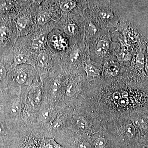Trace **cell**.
<instances>
[{
    "label": "cell",
    "mask_w": 148,
    "mask_h": 148,
    "mask_svg": "<svg viewBox=\"0 0 148 148\" xmlns=\"http://www.w3.org/2000/svg\"><path fill=\"white\" fill-rule=\"evenodd\" d=\"M110 44L107 40L101 39L97 43L95 48V53L97 55H105L108 50Z\"/></svg>",
    "instance_id": "6da1fadb"
},
{
    "label": "cell",
    "mask_w": 148,
    "mask_h": 148,
    "mask_svg": "<svg viewBox=\"0 0 148 148\" xmlns=\"http://www.w3.org/2000/svg\"><path fill=\"white\" fill-rule=\"evenodd\" d=\"M39 148H63L56 141L54 138H44L41 139Z\"/></svg>",
    "instance_id": "7a4b0ae2"
},
{
    "label": "cell",
    "mask_w": 148,
    "mask_h": 148,
    "mask_svg": "<svg viewBox=\"0 0 148 148\" xmlns=\"http://www.w3.org/2000/svg\"><path fill=\"white\" fill-rule=\"evenodd\" d=\"M85 71L86 73L88 81H90L99 75V71L95 66L91 64H86Z\"/></svg>",
    "instance_id": "3957f363"
},
{
    "label": "cell",
    "mask_w": 148,
    "mask_h": 148,
    "mask_svg": "<svg viewBox=\"0 0 148 148\" xmlns=\"http://www.w3.org/2000/svg\"><path fill=\"white\" fill-rule=\"evenodd\" d=\"M53 113L52 110L49 108L44 107L42 108L39 115V119L44 122H49L52 119Z\"/></svg>",
    "instance_id": "277c9868"
},
{
    "label": "cell",
    "mask_w": 148,
    "mask_h": 148,
    "mask_svg": "<svg viewBox=\"0 0 148 148\" xmlns=\"http://www.w3.org/2000/svg\"><path fill=\"white\" fill-rule=\"evenodd\" d=\"M22 103L19 99H16L12 102L11 106V113L14 116H18L22 110Z\"/></svg>",
    "instance_id": "5b68a950"
},
{
    "label": "cell",
    "mask_w": 148,
    "mask_h": 148,
    "mask_svg": "<svg viewBox=\"0 0 148 148\" xmlns=\"http://www.w3.org/2000/svg\"><path fill=\"white\" fill-rule=\"evenodd\" d=\"M45 38V35H41L34 40L32 43V47L35 49L42 48L44 45Z\"/></svg>",
    "instance_id": "8992f818"
},
{
    "label": "cell",
    "mask_w": 148,
    "mask_h": 148,
    "mask_svg": "<svg viewBox=\"0 0 148 148\" xmlns=\"http://www.w3.org/2000/svg\"><path fill=\"white\" fill-rule=\"evenodd\" d=\"M76 3L75 1H66L64 2L60 5L61 10L64 12H69L75 7Z\"/></svg>",
    "instance_id": "52a82bcc"
},
{
    "label": "cell",
    "mask_w": 148,
    "mask_h": 148,
    "mask_svg": "<svg viewBox=\"0 0 148 148\" xmlns=\"http://www.w3.org/2000/svg\"><path fill=\"white\" fill-rule=\"evenodd\" d=\"M49 57L47 54L44 52H42L40 53L38 57V64L40 67L43 68L47 64L48 61Z\"/></svg>",
    "instance_id": "ba28073f"
},
{
    "label": "cell",
    "mask_w": 148,
    "mask_h": 148,
    "mask_svg": "<svg viewBox=\"0 0 148 148\" xmlns=\"http://www.w3.org/2000/svg\"><path fill=\"white\" fill-rule=\"evenodd\" d=\"M29 19L27 16H24L18 18L16 23L17 29L19 31H21L26 27L28 24Z\"/></svg>",
    "instance_id": "9c48e42d"
},
{
    "label": "cell",
    "mask_w": 148,
    "mask_h": 148,
    "mask_svg": "<svg viewBox=\"0 0 148 148\" xmlns=\"http://www.w3.org/2000/svg\"><path fill=\"white\" fill-rule=\"evenodd\" d=\"M76 123L78 127L82 131L86 130L88 127L87 121L82 116H79L77 118Z\"/></svg>",
    "instance_id": "30bf717a"
},
{
    "label": "cell",
    "mask_w": 148,
    "mask_h": 148,
    "mask_svg": "<svg viewBox=\"0 0 148 148\" xmlns=\"http://www.w3.org/2000/svg\"><path fill=\"white\" fill-rule=\"evenodd\" d=\"M28 79V75L26 72L21 71L18 72L16 75V80L18 84L23 85L25 84Z\"/></svg>",
    "instance_id": "8fae6325"
},
{
    "label": "cell",
    "mask_w": 148,
    "mask_h": 148,
    "mask_svg": "<svg viewBox=\"0 0 148 148\" xmlns=\"http://www.w3.org/2000/svg\"><path fill=\"white\" fill-rule=\"evenodd\" d=\"M77 86L74 83H70L66 89V94L68 97L73 96L77 92Z\"/></svg>",
    "instance_id": "7c38bea8"
},
{
    "label": "cell",
    "mask_w": 148,
    "mask_h": 148,
    "mask_svg": "<svg viewBox=\"0 0 148 148\" xmlns=\"http://www.w3.org/2000/svg\"><path fill=\"white\" fill-rule=\"evenodd\" d=\"M51 17L49 14L46 12H42L40 13L38 18V22L40 25H44L48 21H50Z\"/></svg>",
    "instance_id": "4fadbf2b"
},
{
    "label": "cell",
    "mask_w": 148,
    "mask_h": 148,
    "mask_svg": "<svg viewBox=\"0 0 148 148\" xmlns=\"http://www.w3.org/2000/svg\"><path fill=\"white\" fill-rule=\"evenodd\" d=\"M125 132L127 137L132 138L136 135V130L134 125L131 124H128L125 126Z\"/></svg>",
    "instance_id": "5bb4252c"
},
{
    "label": "cell",
    "mask_w": 148,
    "mask_h": 148,
    "mask_svg": "<svg viewBox=\"0 0 148 148\" xmlns=\"http://www.w3.org/2000/svg\"><path fill=\"white\" fill-rule=\"evenodd\" d=\"M107 72L113 76L117 75L119 73V69L114 64H108L107 66Z\"/></svg>",
    "instance_id": "9a60e30c"
},
{
    "label": "cell",
    "mask_w": 148,
    "mask_h": 148,
    "mask_svg": "<svg viewBox=\"0 0 148 148\" xmlns=\"http://www.w3.org/2000/svg\"><path fill=\"white\" fill-rule=\"evenodd\" d=\"M77 30V27L76 24H68L67 27H65V32L67 34L71 36L75 34Z\"/></svg>",
    "instance_id": "2e32d148"
},
{
    "label": "cell",
    "mask_w": 148,
    "mask_h": 148,
    "mask_svg": "<svg viewBox=\"0 0 148 148\" xmlns=\"http://www.w3.org/2000/svg\"><path fill=\"white\" fill-rule=\"evenodd\" d=\"M106 144V140L103 138H98L94 142V146L96 148H104Z\"/></svg>",
    "instance_id": "e0dca14e"
},
{
    "label": "cell",
    "mask_w": 148,
    "mask_h": 148,
    "mask_svg": "<svg viewBox=\"0 0 148 148\" xmlns=\"http://www.w3.org/2000/svg\"><path fill=\"white\" fill-rule=\"evenodd\" d=\"M14 61L16 64H25L27 61V57L23 54H19L14 58Z\"/></svg>",
    "instance_id": "ac0fdd59"
},
{
    "label": "cell",
    "mask_w": 148,
    "mask_h": 148,
    "mask_svg": "<svg viewBox=\"0 0 148 148\" xmlns=\"http://www.w3.org/2000/svg\"><path fill=\"white\" fill-rule=\"evenodd\" d=\"M99 15L104 20H108L112 17V14L108 11L102 10L99 13Z\"/></svg>",
    "instance_id": "d6986e66"
},
{
    "label": "cell",
    "mask_w": 148,
    "mask_h": 148,
    "mask_svg": "<svg viewBox=\"0 0 148 148\" xmlns=\"http://www.w3.org/2000/svg\"><path fill=\"white\" fill-rule=\"evenodd\" d=\"M137 65L139 69H142L144 66V57L143 53H139L137 58Z\"/></svg>",
    "instance_id": "ffe728a7"
},
{
    "label": "cell",
    "mask_w": 148,
    "mask_h": 148,
    "mask_svg": "<svg viewBox=\"0 0 148 148\" xmlns=\"http://www.w3.org/2000/svg\"><path fill=\"white\" fill-rule=\"evenodd\" d=\"M8 31L7 28L4 26L0 27V40L3 41L7 36Z\"/></svg>",
    "instance_id": "44dd1931"
},
{
    "label": "cell",
    "mask_w": 148,
    "mask_h": 148,
    "mask_svg": "<svg viewBox=\"0 0 148 148\" xmlns=\"http://www.w3.org/2000/svg\"><path fill=\"white\" fill-rule=\"evenodd\" d=\"M129 99L128 98H123L122 97L120 99L119 101H118L119 105L121 107H125L127 106L129 103Z\"/></svg>",
    "instance_id": "7402d4cb"
},
{
    "label": "cell",
    "mask_w": 148,
    "mask_h": 148,
    "mask_svg": "<svg viewBox=\"0 0 148 148\" xmlns=\"http://www.w3.org/2000/svg\"><path fill=\"white\" fill-rule=\"evenodd\" d=\"M77 148H92V147L90 143L83 141L78 143L77 145Z\"/></svg>",
    "instance_id": "603a6c76"
},
{
    "label": "cell",
    "mask_w": 148,
    "mask_h": 148,
    "mask_svg": "<svg viewBox=\"0 0 148 148\" xmlns=\"http://www.w3.org/2000/svg\"><path fill=\"white\" fill-rule=\"evenodd\" d=\"M6 75V71L4 66L0 65V81L2 80Z\"/></svg>",
    "instance_id": "cb8c5ba5"
},
{
    "label": "cell",
    "mask_w": 148,
    "mask_h": 148,
    "mask_svg": "<svg viewBox=\"0 0 148 148\" xmlns=\"http://www.w3.org/2000/svg\"><path fill=\"white\" fill-rule=\"evenodd\" d=\"M121 98V93L119 91H116L113 93L112 98L114 101H118Z\"/></svg>",
    "instance_id": "d4e9b609"
},
{
    "label": "cell",
    "mask_w": 148,
    "mask_h": 148,
    "mask_svg": "<svg viewBox=\"0 0 148 148\" xmlns=\"http://www.w3.org/2000/svg\"><path fill=\"white\" fill-rule=\"evenodd\" d=\"M138 122H139V125L142 126L143 128H145L146 127V123L145 121L143 119L138 120Z\"/></svg>",
    "instance_id": "484cf974"
},
{
    "label": "cell",
    "mask_w": 148,
    "mask_h": 148,
    "mask_svg": "<svg viewBox=\"0 0 148 148\" xmlns=\"http://www.w3.org/2000/svg\"><path fill=\"white\" fill-rule=\"evenodd\" d=\"M5 131V129L3 125L1 122H0V134H3Z\"/></svg>",
    "instance_id": "4316f807"
},
{
    "label": "cell",
    "mask_w": 148,
    "mask_h": 148,
    "mask_svg": "<svg viewBox=\"0 0 148 148\" xmlns=\"http://www.w3.org/2000/svg\"><path fill=\"white\" fill-rule=\"evenodd\" d=\"M121 97L123 98H128L129 95L128 93L126 91H123L121 93Z\"/></svg>",
    "instance_id": "83f0119b"
},
{
    "label": "cell",
    "mask_w": 148,
    "mask_h": 148,
    "mask_svg": "<svg viewBox=\"0 0 148 148\" xmlns=\"http://www.w3.org/2000/svg\"><path fill=\"white\" fill-rule=\"evenodd\" d=\"M143 148H148V145H145L143 146Z\"/></svg>",
    "instance_id": "f1b7e54d"
}]
</instances>
